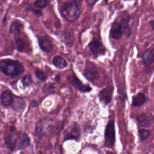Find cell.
I'll return each mask as SVG.
<instances>
[{
  "label": "cell",
  "instance_id": "cell-1",
  "mask_svg": "<svg viewBox=\"0 0 154 154\" xmlns=\"http://www.w3.org/2000/svg\"><path fill=\"white\" fill-rule=\"evenodd\" d=\"M81 11L80 0H68L61 6L60 12L63 17L69 21L76 20Z\"/></svg>",
  "mask_w": 154,
  "mask_h": 154
},
{
  "label": "cell",
  "instance_id": "cell-2",
  "mask_svg": "<svg viewBox=\"0 0 154 154\" xmlns=\"http://www.w3.org/2000/svg\"><path fill=\"white\" fill-rule=\"evenodd\" d=\"M0 71L8 77H16L23 74L24 69L19 61L6 59L0 61Z\"/></svg>",
  "mask_w": 154,
  "mask_h": 154
},
{
  "label": "cell",
  "instance_id": "cell-3",
  "mask_svg": "<svg viewBox=\"0 0 154 154\" xmlns=\"http://www.w3.org/2000/svg\"><path fill=\"white\" fill-rule=\"evenodd\" d=\"M105 144L109 148H112L116 142V130L114 120L109 121L105 133Z\"/></svg>",
  "mask_w": 154,
  "mask_h": 154
},
{
  "label": "cell",
  "instance_id": "cell-4",
  "mask_svg": "<svg viewBox=\"0 0 154 154\" xmlns=\"http://www.w3.org/2000/svg\"><path fill=\"white\" fill-rule=\"evenodd\" d=\"M84 76L88 80L92 83L96 82L100 77L98 68L92 62L87 63L84 70Z\"/></svg>",
  "mask_w": 154,
  "mask_h": 154
},
{
  "label": "cell",
  "instance_id": "cell-5",
  "mask_svg": "<svg viewBox=\"0 0 154 154\" xmlns=\"http://www.w3.org/2000/svg\"><path fill=\"white\" fill-rule=\"evenodd\" d=\"M65 140H75L79 141L80 138L81 130L79 125L74 123L68 127L64 134Z\"/></svg>",
  "mask_w": 154,
  "mask_h": 154
},
{
  "label": "cell",
  "instance_id": "cell-6",
  "mask_svg": "<svg viewBox=\"0 0 154 154\" xmlns=\"http://www.w3.org/2000/svg\"><path fill=\"white\" fill-rule=\"evenodd\" d=\"M88 48L95 58L104 55L106 53V48L102 42L97 39H93L91 41L88 45Z\"/></svg>",
  "mask_w": 154,
  "mask_h": 154
},
{
  "label": "cell",
  "instance_id": "cell-7",
  "mask_svg": "<svg viewBox=\"0 0 154 154\" xmlns=\"http://www.w3.org/2000/svg\"><path fill=\"white\" fill-rule=\"evenodd\" d=\"M69 82L75 88L83 93L89 92L92 90L88 85L83 84L74 74L69 75L67 77Z\"/></svg>",
  "mask_w": 154,
  "mask_h": 154
},
{
  "label": "cell",
  "instance_id": "cell-8",
  "mask_svg": "<svg viewBox=\"0 0 154 154\" xmlns=\"http://www.w3.org/2000/svg\"><path fill=\"white\" fill-rule=\"evenodd\" d=\"M124 35L123 29L120 23L115 21L111 26L109 31V37L113 39H119Z\"/></svg>",
  "mask_w": 154,
  "mask_h": 154
},
{
  "label": "cell",
  "instance_id": "cell-9",
  "mask_svg": "<svg viewBox=\"0 0 154 154\" xmlns=\"http://www.w3.org/2000/svg\"><path fill=\"white\" fill-rule=\"evenodd\" d=\"M113 89L106 88L100 91L98 97L100 102L105 105L109 104L112 100Z\"/></svg>",
  "mask_w": 154,
  "mask_h": 154
},
{
  "label": "cell",
  "instance_id": "cell-10",
  "mask_svg": "<svg viewBox=\"0 0 154 154\" xmlns=\"http://www.w3.org/2000/svg\"><path fill=\"white\" fill-rule=\"evenodd\" d=\"M38 43L41 49L45 52H50L53 49L52 41L46 37H42L38 39Z\"/></svg>",
  "mask_w": 154,
  "mask_h": 154
},
{
  "label": "cell",
  "instance_id": "cell-11",
  "mask_svg": "<svg viewBox=\"0 0 154 154\" xmlns=\"http://www.w3.org/2000/svg\"><path fill=\"white\" fill-rule=\"evenodd\" d=\"M146 98L145 94L143 92H139L132 97V106L133 107H140L145 104Z\"/></svg>",
  "mask_w": 154,
  "mask_h": 154
},
{
  "label": "cell",
  "instance_id": "cell-12",
  "mask_svg": "<svg viewBox=\"0 0 154 154\" xmlns=\"http://www.w3.org/2000/svg\"><path fill=\"white\" fill-rule=\"evenodd\" d=\"M11 105L14 111L22 113L24 111L26 104L23 99L20 97H15L13 98Z\"/></svg>",
  "mask_w": 154,
  "mask_h": 154
},
{
  "label": "cell",
  "instance_id": "cell-13",
  "mask_svg": "<svg viewBox=\"0 0 154 154\" xmlns=\"http://www.w3.org/2000/svg\"><path fill=\"white\" fill-rule=\"evenodd\" d=\"M23 29V26L18 21H13L9 28V33L14 37H17L21 34Z\"/></svg>",
  "mask_w": 154,
  "mask_h": 154
},
{
  "label": "cell",
  "instance_id": "cell-14",
  "mask_svg": "<svg viewBox=\"0 0 154 154\" xmlns=\"http://www.w3.org/2000/svg\"><path fill=\"white\" fill-rule=\"evenodd\" d=\"M136 120L139 126L145 128L150 127L153 121L151 118L147 116L146 114L144 113L137 116Z\"/></svg>",
  "mask_w": 154,
  "mask_h": 154
},
{
  "label": "cell",
  "instance_id": "cell-15",
  "mask_svg": "<svg viewBox=\"0 0 154 154\" xmlns=\"http://www.w3.org/2000/svg\"><path fill=\"white\" fill-rule=\"evenodd\" d=\"M142 60L145 67H148L153 62L154 54L151 50H146L142 56Z\"/></svg>",
  "mask_w": 154,
  "mask_h": 154
},
{
  "label": "cell",
  "instance_id": "cell-16",
  "mask_svg": "<svg viewBox=\"0 0 154 154\" xmlns=\"http://www.w3.org/2000/svg\"><path fill=\"white\" fill-rule=\"evenodd\" d=\"M18 138V134L14 130L5 138V145L7 147L10 149H13L17 143Z\"/></svg>",
  "mask_w": 154,
  "mask_h": 154
},
{
  "label": "cell",
  "instance_id": "cell-17",
  "mask_svg": "<svg viewBox=\"0 0 154 154\" xmlns=\"http://www.w3.org/2000/svg\"><path fill=\"white\" fill-rule=\"evenodd\" d=\"M13 98L10 91L6 90L4 91L1 96V101L2 105L4 106H9L11 105Z\"/></svg>",
  "mask_w": 154,
  "mask_h": 154
},
{
  "label": "cell",
  "instance_id": "cell-18",
  "mask_svg": "<svg viewBox=\"0 0 154 154\" xmlns=\"http://www.w3.org/2000/svg\"><path fill=\"white\" fill-rule=\"evenodd\" d=\"M52 63L57 68L62 69L67 66V62L65 59L60 56L54 57L52 59Z\"/></svg>",
  "mask_w": 154,
  "mask_h": 154
},
{
  "label": "cell",
  "instance_id": "cell-19",
  "mask_svg": "<svg viewBox=\"0 0 154 154\" xmlns=\"http://www.w3.org/2000/svg\"><path fill=\"white\" fill-rule=\"evenodd\" d=\"M31 140L29 137L26 133H24L22 136L18 145L20 150H23L29 147L30 145Z\"/></svg>",
  "mask_w": 154,
  "mask_h": 154
},
{
  "label": "cell",
  "instance_id": "cell-20",
  "mask_svg": "<svg viewBox=\"0 0 154 154\" xmlns=\"http://www.w3.org/2000/svg\"><path fill=\"white\" fill-rule=\"evenodd\" d=\"M123 29L124 34L127 37H130L131 34V30L129 27V21L126 19L123 18L119 22Z\"/></svg>",
  "mask_w": 154,
  "mask_h": 154
},
{
  "label": "cell",
  "instance_id": "cell-21",
  "mask_svg": "<svg viewBox=\"0 0 154 154\" xmlns=\"http://www.w3.org/2000/svg\"><path fill=\"white\" fill-rule=\"evenodd\" d=\"M14 46L16 49L20 52H25L26 47V43L21 38H17L14 39Z\"/></svg>",
  "mask_w": 154,
  "mask_h": 154
},
{
  "label": "cell",
  "instance_id": "cell-22",
  "mask_svg": "<svg viewBox=\"0 0 154 154\" xmlns=\"http://www.w3.org/2000/svg\"><path fill=\"white\" fill-rule=\"evenodd\" d=\"M138 134L140 141L141 142H143L150 137L152 132H151V130L143 128V129H141L138 130Z\"/></svg>",
  "mask_w": 154,
  "mask_h": 154
},
{
  "label": "cell",
  "instance_id": "cell-23",
  "mask_svg": "<svg viewBox=\"0 0 154 154\" xmlns=\"http://www.w3.org/2000/svg\"><path fill=\"white\" fill-rule=\"evenodd\" d=\"M37 77L42 82H44L47 79V75L44 71L40 69H38L35 72Z\"/></svg>",
  "mask_w": 154,
  "mask_h": 154
},
{
  "label": "cell",
  "instance_id": "cell-24",
  "mask_svg": "<svg viewBox=\"0 0 154 154\" xmlns=\"http://www.w3.org/2000/svg\"><path fill=\"white\" fill-rule=\"evenodd\" d=\"M33 5L35 8L43 9L47 6V0H36Z\"/></svg>",
  "mask_w": 154,
  "mask_h": 154
},
{
  "label": "cell",
  "instance_id": "cell-25",
  "mask_svg": "<svg viewBox=\"0 0 154 154\" xmlns=\"http://www.w3.org/2000/svg\"><path fill=\"white\" fill-rule=\"evenodd\" d=\"M32 78L29 74L24 76L22 80V83L24 86H28L32 83Z\"/></svg>",
  "mask_w": 154,
  "mask_h": 154
},
{
  "label": "cell",
  "instance_id": "cell-26",
  "mask_svg": "<svg viewBox=\"0 0 154 154\" xmlns=\"http://www.w3.org/2000/svg\"><path fill=\"white\" fill-rule=\"evenodd\" d=\"M99 0H85L86 3L89 6H91V7H93L96 3Z\"/></svg>",
  "mask_w": 154,
  "mask_h": 154
},
{
  "label": "cell",
  "instance_id": "cell-27",
  "mask_svg": "<svg viewBox=\"0 0 154 154\" xmlns=\"http://www.w3.org/2000/svg\"><path fill=\"white\" fill-rule=\"evenodd\" d=\"M31 11L33 12V13L35 14L36 15H38V16H42V12L40 10L32 9Z\"/></svg>",
  "mask_w": 154,
  "mask_h": 154
},
{
  "label": "cell",
  "instance_id": "cell-28",
  "mask_svg": "<svg viewBox=\"0 0 154 154\" xmlns=\"http://www.w3.org/2000/svg\"><path fill=\"white\" fill-rule=\"evenodd\" d=\"M31 106L32 107H37L38 105V102L36 101V100H33L32 102H31Z\"/></svg>",
  "mask_w": 154,
  "mask_h": 154
},
{
  "label": "cell",
  "instance_id": "cell-29",
  "mask_svg": "<svg viewBox=\"0 0 154 154\" xmlns=\"http://www.w3.org/2000/svg\"><path fill=\"white\" fill-rule=\"evenodd\" d=\"M150 24L151 27H152V29L154 31V20L150 21Z\"/></svg>",
  "mask_w": 154,
  "mask_h": 154
},
{
  "label": "cell",
  "instance_id": "cell-30",
  "mask_svg": "<svg viewBox=\"0 0 154 154\" xmlns=\"http://www.w3.org/2000/svg\"><path fill=\"white\" fill-rule=\"evenodd\" d=\"M6 19H7V18H6V15H5V16L3 20L2 23L3 24H6V21H7Z\"/></svg>",
  "mask_w": 154,
  "mask_h": 154
},
{
  "label": "cell",
  "instance_id": "cell-31",
  "mask_svg": "<svg viewBox=\"0 0 154 154\" xmlns=\"http://www.w3.org/2000/svg\"><path fill=\"white\" fill-rule=\"evenodd\" d=\"M60 79V76L58 75V76H56V77H55V80L57 81H59Z\"/></svg>",
  "mask_w": 154,
  "mask_h": 154
}]
</instances>
